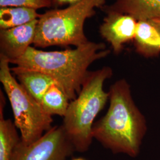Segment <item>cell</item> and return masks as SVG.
<instances>
[{
	"instance_id": "6da1fadb",
	"label": "cell",
	"mask_w": 160,
	"mask_h": 160,
	"mask_svg": "<svg viewBox=\"0 0 160 160\" xmlns=\"http://www.w3.org/2000/svg\"><path fill=\"white\" fill-rule=\"evenodd\" d=\"M109 92V109L94 123L92 137L113 153L136 157L147 131L145 118L134 103L126 80L116 81Z\"/></svg>"
},
{
	"instance_id": "7a4b0ae2",
	"label": "cell",
	"mask_w": 160,
	"mask_h": 160,
	"mask_svg": "<svg viewBox=\"0 0 160 160\" xmlns=\"http://www.w3.org/2000/svg\"><path fill=\"white\" fill-rule=\"evenodd\" d=\"M110 53L104 43L90 41L64 51H43L30 46L23 57L11 63L51 76L71 102L81 92L90 65L108 57Z\"/></svg>"
},
{
	"instance_id": "3957f363",
	"label": "cell",
	"mask_w": 160,
	"mask_h": 160,
	"mask_svg": "<svg viewBox=\"0 0 160 160\" xmlns=\"http://www.w3.org/2000/svg\"><path fill=\"white\" fill-rule=\"evenodd\" d=\"M112 75V69L109 67L89 71L80 93L69 102L62 125L75 151L86 152L92 144L94 121L110 97L103 85Z\"/></svg>"
},
{
	"instance_id": "277c9868",
	"label": "cell",
	"mask_w": 160,
	"mask_h": 160,
	"mask_svg": "<svg viewBox=\"0 0 160 160\" xmlns=\"http://www.w3.org/2000/svg\"><path fill=\"white\" fill-rule=\"evenodd\" d=\"M106 0H82L63 9L50 10L38 19L33 45L36 48L74 46L89 40L84 30L87 18L94 16L96 8L105 6Z\"/></svg>"
},
{
	"instance_id": "5b68a950",
	"label": "cell",
	"mask_w": 160,
	"mask_h": 160,
	"mask_svg": "<svg viewBox=\"0 0 160 160\" xmlns=\"http://www.w3.org/2000/svg\"><path fill=\"white\" fill-rule=\"evenodd\" d=\"M10 61L0 55V81L12 106L14 123L26 145L33 143L53 126V119L12 75Z\"/></svg>"
},
{
	"instance_id": "8992f818",
	"label": "cell",
	"mask_w": 160,
	"mask_h": 160,
	"mask_svg": "<svg viewBox=\"0 0 160 160\" xmlns=\"http://www.w3.org/2000/svg\"><path fill=\"white\" fill-rule=\"evenodd\" d=\"M75 151L61 125L53 126L33 143H18L11 160H67Z\"/></svg>"
},
{
	"instance_id": "52a82bcc",
	"label": "cell",
	"mask_w": 160,
	"mask_h": 160,
	"mask_svg": "<svg viewBox=\"0 0 160 160\" xmlns=\"http://www.w3.org/2000/svg\"><path fill=\"white\" fill-rule=\"evenodd\" d=\"M106 16L100 27V33L115 54L120 53L127 43L133 41L138 21L131 16L116 12H106Z\"/></svg>"
},
{
	"instance_id": "ba28073f",
	"label": "cell",
	"mask_w": 160,
	"mask_h": 160,
	"mask_svg": "<svg viewBox=\"0 0 160 160\" xmlns=\"http://www.w3.org/2000/svg\"><path fill=\"white\" fill-rule=\"evenodd\" d=\"M38 20L12 29L0 30V55L10 63L23 57L33 44Z\"/></svg>"
},
{
	"instance_id": "9c48e42d",
	"label": "cell",
	"mask_w": 160,
	"mask_h": 160,
	"mask_svg": "<svg viewBox=\"0 0 160 160\" xmlns=\"http://www.w3.org/2000/svg\"><path fill=\"white\" fill-rule=\"evenodd\" d=\"M101 9L104 12H116L131 16L138 22L160 18V0H115Z\"/></svg>"
},
{
	"instance_id": "30bf717a",
	"label": "cell",
	"mask_w": 160,
	"mask_h": 160,
	"mask_svg": "<svg viewBox=\"0 0 160 160\" xmlns=\"http://www.w3.org/2000/svg\"><path fill=\"white\" fill-rule=\"evenodd\" d=\"M11 70L20 84L39 103L49 87L56 83L51 76L38 71L17 67H12Z\"/></svg>"
},
{
	"instance_id": "8fae6325",
	"label": "cell",
	"mask_w": 160,
	"mask_h": 160,
	"mask_svg": "<svg viewBox=\"0 0 160 160\" xmlns=\"http://www.w3.org/2000/svg\"><path fill=\"white\" fill-rule=\"evenodd\" d=\"M135 51L143 57L160 55V33L149 21H138L133 40Z\"/></svg>"
},
{
	"instance_id": "7c38bea8",
	"label": "cell",
	"mask_w": 160,
	"mask_h": 160,
	"mask_svg": "<svg viewBox=\"0 0 160 160\" xmlns=\"http://www.w3.org/2000/svg\"><path fill=\"white\" fill-rule=\"evenodd\" d=\"M6 98L0 92V160H11L12 154L21 141L17 127L11 119H6L4 109Z\"/></svg>"
},
{
	"instance_id": "4fadbf2b",
	"label": "cell",
	"mask_w": 160,
	"mask_h": 160,
	"mask_svg": "<svg viewBox=\"0 0 160 160\" xmlns=\"http://www.w3.org/2000/svg\"><path fill=\"white\" fill-rule=\"evenodd\" d=\"M37 10L24 7H0V30L19 27L38 20Z\"/></svg>"
},
{
	"instance_id": "5bb4252c",
	"label": "cell",
	"mask_w": 160,
	"mask_h": 160,
	"mask_svg": "<svg viewBox=\"0 0 160 160\" xmlns=\"http://www.w3.org/2000/svg\"><path fill=\"white\" fill-rule=\"evenodd\" d=\"M69 102L65 92L57 83H54L44 94L40 104L47 114L51 116L58 115L64 117Z\"/></svg>"
},
{
	"instance_id": "9a60e30c",
	"label": "cell",
	"mask_w": 160,
	"mask_h": 160,
	"mask_svg": "<svg viewBox=\"0 0 160 160\" xmlns=\"http://www.w3.org/2000/svg\"><path fill=\"white\" fill-rule=\"evenodd\" d=\"M51 6L52 0H0V7H24L37 10Z\"/></svg>"
},
{
	"instance_id": "2e32d148",
	"label": "cell",
	"mask_w": 160,
	"mask_h": 160,
	"mask_svg": "<svg viewBox=\"0 0 160 160\" xmlns=\"http://www.w3.org/2000/svg\"><path fill=\"white\" fill-rule=\"evenodd\" d=\"M82 0H52V6L55 7H61L64 5L68 4L71 6L75 4H77Z\"/></svg>"
},
{
	"instance_id": "e0dca14e",
	"label": "cell",
	"mask_w": 160,
	"mask_h": 160,
	"mask_svg": "<svg viewBox=\"0 0 160 160\" xmlns=\"http://www.w3.org/2000/svg\"><path fill=\"white\" fill-rule=\"evenodd\" d=\"M149 22L152 23L155 27L158 29L160 33V18H155L151 20H149Z\"/></svg>"
},
{
	"instance_id": "ac0fdd59",
	"label": "cell",
	"mask_w": 160,
	"mask_h": 160,
	"mask_svg": "<svg viewBox=\"0 0 160 160\" xmlns=\"http://www.w3.org/2000/svg\"><path fill=\"white\" fill-rule=\"evenodd\" d=\"M72 160H86L85 159H84V158H74V159H72Z\"/></svg>"
}]
</instances>
